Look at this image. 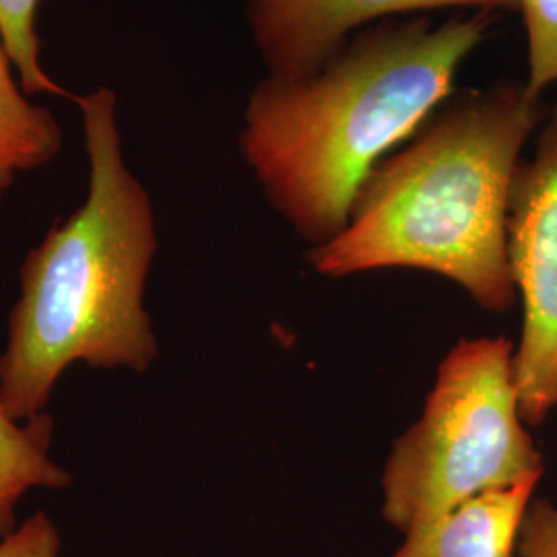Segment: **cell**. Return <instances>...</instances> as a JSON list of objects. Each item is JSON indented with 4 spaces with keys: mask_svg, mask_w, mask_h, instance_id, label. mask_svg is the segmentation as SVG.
<instances>
[{
    "mask_svg": "<svg viewBox=\"0 0 557 557\" xmlns=\"http://www.w3.org/2000/svg\"><path fill=\"white\" fill-rule=\"evenodd\" d=\"M490 23V11L386 21L345 41L312 75L257 83L239 151L298 238L310 248L337 238L363 180L453 96Z\"/></svg>",
    "mask_w": 557,
    "mask_h": 557,
    "instance_id": "6da1fadb",
    "label": "cell"
},
{
    "mask_svg": "<svg viewBox=\"0 0 557 557\" xmlns=\"http://www.w3.org/2000/svg\"><path fill=\"white\" fill-rule=\"evenodd\" d=\"M508 260L522 331L515 347L520 411L539 425L557 409V106L520 161L508 213Z\"/></svg>",
    "mask_w": 557,
    "mask_h": 557,
    "instance_id": "5b68a950",
    "label": "cell"
},
{
    "mask_svg": "<svg viewBox=\"0 0 557 557\" xmlns=\"http://www.w3.org/2000/svg\"><path fill=\"white\" fill-rule=\"evenodd\" d=\"M527 29L529 91L541 94L557 85V0H517Z\"/></svg>",
    "mask_w": 557,
    "mask_h": 557,
    "instance_id": "8fae6325",
    "label": "cell"
},
{
    "mask_svg": "<svg viewBox=\"0 0 557 557\" xmlns=\"http://www.w3.org/2000/svg\"><path fill=\"white\" fill-rule=\"evenodd\" d=\"M59 527L46 512L21 520L20 527L0 537V557H60Z\"/></svg>",
    "mask_w": 557,
    "mask_h": 557,
    "instance_id": "7c38bea8",
    "label": "cell"
},
{
    "mask_svg": "<svg viewBox=\"0 0 557 557\" xmlns=\"http://www.w3.org/2000/svg\"><path fill=\"white\" fill-rule=\"evenodd\" d=\"M89 163L87 197L21 264L20 298L0 354V403L36 418L77 363L143 374L160 356L145 308L158 250L151 197L122 153L119 98L75 96Z\"/></svg>",
    "mask_w": 557,
    "mask_h": 557,
    "instance_id": "3957f363",
    "label": "cell"
},
{
    "mask_svg": "<svg viewBox=\"0 0 557 557\" xmlns=\"http://www.w3.org/2000/svg\"><path fill=\"white\" fill-rule=\"evenodd\" d=\"M543 457L520 411L515 345L460 338L440 361L421 418L382 471V518L400 535L492 490L541 479Z\"/></svg>",
    "mask_w": 557,
    "mask_h": 557,
    "instance_id": "277c9868",
    "label": "cell"
},
{
    "mask_svg": "<svg viewBox=\"0 0 557 557\" xmlns=\"http://www.w3.org/2000/svg\"><path fill=\"white\" fill-rule=\"evenodd\" d=\"M527 83H499L440 106L359 186L337 238L306 259L322 277L416 269L506 312L517 287L508 213L524 145L543 122Z\"/></svg>",
    "mask_w": 557,
    "mask_h": 557,
    "instance_id": "7a4b0ae2",
    "label": "cell"
},
{
    "mask_svg": "<svg viewBox=\"0 0 557 557\" xmlns=\"http://www.w3.org/2000/svg\"><path fill=\"white\" fill-rule=\"evenodd\" d=\"M517 0H246V21L267 75L296 79L317 73L372 21L440 9L498 11Z\"/></svg>",
    "mask_w": 557,
    "mask_h": 557,
    "instance_id": "8992f818",
    "label": "cell"
},
{
    "mask_svg": "<svg viewBox=\"0 0 557 557\" xmlns=\"http://www.w3.org/2000/svg\"><path fill=\"white\" fill-rule=\"evenodd\" d=\"M518 557H557V502L533 498L520 529Z\"/></svg>",
    "mask_w": 557,
    "mask_h": 557,
    "instance_id": "4fadbf2b",
    "label": "cell"
},
{
    "mask_svg": "<svg viewBox=\"0 0 557 557\" xmlns=\"http://www.w3.org/2000/svg\"><path fill=\"white\" fill-rule=\"evenodd\" d=\"M537 479L492 490L403 535L391 557H517Z\"/></svg>",
    "mask_w": 557,
    "mask_h": 557,
    "instance_id": "52a82bcc",
    "label": "cell"
},
{
    "mask_svg": "<svg viewBox=\"0 0 557 557\" xmlns=\"http://www.w3.org/2000/svg\"><path fill=\"white\" fill-rule=\"evenodd\" d=\"M60 147L59 120L27 98L0 36V205L21 174L52 163Z\"/></svg>",
    "mask_w": 557,
    "mask_h": 557,
    "instance_id": "9c48e42d",
    "label": "cell"
},
{
    "mask_svg": "<svg viewBox=\"0 0 557 557\" xmlns=\"http://www.w3.org/2000/svg\"><path fill=\"white\" fill-rule=\"evenodd\" d=\"M54 419H15L0 403V537L20 527L21 499L34 490H66L73 475L52 457Z\"/></svg>",
    "mask_w": 557,
    "mask_h": 557,
    "instance_id": "ba28073f",
    "label": "cell"
},
{
    "mask_svg": "<svg viewBox=\"0 0 557 557\" xmlns=\"http://www.w3.org/2000/svg\"><path fill=\"white\" fill-rule=\"evenodd\" d=\"M40 2L41 0H0V36L15 66L21 87L27 96H69L41 66L40 40L36 25Z\"/></svg>",
    "mask_w": 557,
    "mask_h": 557,
    "instance_id": "30bf717a",
    "label": "cell"
}]
</instances>
